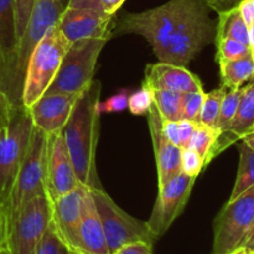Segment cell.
Instances as JSON below:
<instances>
[{
    "mask_svg": "<svg viewBox=\"0 0 254 254\" xmlns=\"http://www.w3.org/2000/svg\"><path fill=\"white\" fill-rule=\"evenodd\" d=\"M16 44L15 0H0V55L4 60L5 71Z\"/></svg>",
    "mask_w": 254,
    "mask_h": 254,
    "instance_id": "44dd1931",
    "label": "cell"
},
{
    "mask_svg": "<svg viewBox=\"0 0 254 254\" xmlns=\"http://www.w3.org/2000/svg\"><path fill=\"white\" fill-rule=\"evenodd\" d=\"M89 191L112 254L128 243L145 242L154 246L156 238L149 228L148 222L138 220L122 210L103 188L89 189Z\"/></svg>",
    "mask_w": 254,
    "mask_h": 254,
    "instance_id": "ba28073f",
    "label": "cell"
},
{
    "mask_svg": "<svg viewBox=\"0 0 254 254\" xmlns=\"http://www.w3.org/2000/svg\"><path fill=\"white\" fill-rule=\"evenodd\" d=\"M241 140H242L245 144H247L251 149H253L254 150V130L250 131L248 134H246Z\"/></svg>",
    "mask_w": 254,
    "mask_h": 254,
    "instance_id": "f6af8a7d",
    "label": "cell"
},
{
    "mask_svg": "<svg viewBox=\"0 0 254 254\" xmlns=\"http://www.w3.org/2000/svg\"><path fill=\"white\" fill-rule=\"evenodd\" d=\"M195 181L196 178L180 173L159 188L153 212L146 221L156 240L165 235L174 221L181 215L190 198Z\"/></svg>",
    "mask_w": 254,
    "mask_h": 254,
    "instance_id": "7c38bea8",
    "label": "cell"
},
{
    "mask_svg": "<svg viewBox=\"0 0 254 254\" xmlns=\"http://www.w3.org/2000/svg\"><path fill=\"white\" fill-rule=\"evenodd\" d=\"M67 1H68V0H67ZM61 2H62V4H64V0H61Z\"/></svg>",
    "mask_w": 254,
    "mask_h": 254,
    "instance_id": "f5cc1de1",
    "label": "cell"
},
{
    "mask_svg": "<svg viewBox=\"0 0 254 254\" xmlns=\"http://www.w3.org/2000/svg\"><path fill=\"white\" fill-rule=\"evenodd\" d=\"M32 127L34 124L27 108L17 104L10 124L0 130V206L9 197L27 151Z\"/></svg>",
    "mask_w": 254,
    "mask_h": 254,
    "instance_id": "9c48e42d",
    "label": "cell"
},
{
    "mask_svg": "<svg viewBox=\"0 0 254 254\" xmlns=\"http://www.w3.org/2000/svg\"><path fill=\"white\" fill-rule=\"evenodd\" d=\"M217 45V55L216 60L218 61H226V60H237L245 57L251 54V46L242 44L233 39H216Z\"/></svg>",
    "mask_w": 254,
    "mask_h": 254,
    "instance_id": "f546056e",
    "label": "cell"
},
{
    "mask_svg": "<svg viewBox=\"0 0 254 254\" xmlns=\"http://www.w3.org/2000/svg\"><path fill=\"white\" fill-rule=\"evenodd\" d=\"M207 4L202 5L171 39L165 49L156 55L160 62L186 67L191 60L216 37L215 22L208 16Z\"/></svg>",
    "mask_w": 254,
    "mask_h": 254,
    "instance_id": "8fae6325",
    "label": "cell"
},
{
    "mask_svg": "<svg viewBox=\"0 0 254 254\" xmlns=\"http://www.w3.org/2000/svg\"><path fill=\"white\" fill-rule=\"evenodd\" d=\"M71 254H79V253H77V252H72V251H71Z\"/></svg>",
    "mask_w": 254,
    "mask_h": 254,
    "instance_id": "816d5d0a",
    "label": "cell"
},
{
    "mask_svg": "<svg viewBox=\"0 0 254 254\" xmlns=\"http://www.w3.org/2000/svg\"><path fill=\"white\" fill-rule=\"evenodd\" d=\"M243 87L240 88H231L227 89L226 94L223 96L222 103H221L220 116H218L217 122V130L220 134L226 133L230 129L231 123L237 112L238 104H240L241 96H242Z\"/></svg>",
    "mask_w": 254,
    "mask_h": 254,
    "instance_id": "83f0119b",
    "label": "cell"
},
{
    "mask_svg": "<svg viewBox=\"0 0 254 254\" xmlns=\"http://www.w3.org/2000/svg\"><path fill=\"white\" fill-rule=\"evenodd\" d=\"M106 39L79 40L69 46L62 64L45 93H64L81 96L94 81L97 61Z\"/></svg>",
    "mask_w": 254,
    "mask_h": 254,
    "instance_id": "8992f818",
    "label": "cell"
},
{
    "mask_svg": "<svg viewBox=\"0 0 254 254\" xmlns=\"http://www.w3.org/2000/svg\"><path fill=\"white\" fill-rule=\"evenodd\" d=\"M86 191L87 186L81 184L51 202V222L57 235L72 252H77L79 248V225Z\"/></svg>",
    "mask_w": 254,
    "mask_h": 254,
    "instance_id": "9a60e30c",
    "label": "cell"
},
{
    "mask_svg": "<svg viewBox=\"0 0 254 254\" xmlns=\"http://www.w3.org/2000/svg\"><path fill=\"white\" fill-rule=\"evenodd\" d=\"M113 254H154L153 246L145 242H134L122 246Z\"/></svg>",
    "mask_w": 254,
    "mask_h": 254,
    "instance_id": "74e56055",
    "label": "cell"
},
{
    "mask_svg": "<svg viewBox=\"0 0 254 254\" xmlns=\"http://www.w3.org/2000/svg\"><path fill=\"white\" fill-rule=\"evenodd\" d=\"M253 130H254V128H253Z\"/></svg>",
    "mask_w": 254,
    "mask_h": 254,
    "instance_id": "db71d44e",
    "label": "cell"
},
{
    "mask_svg": "<svg viewBox=\"0 0 254 254\" xmlns=\"http://www.w3.org/2000/svg\"><path fill=\"white\" fill-rule=\"evenodd\" d=\"M47 135L32 127L27 151L20 165L6 202L1 207L2 217H9L32 198L46 195L45 191V161Z\"/></svg>",
    "mask_w": 254,
    "mask_h": 254,
    "instance_id": "5b68a950",
    "label": "cell"
},
{
    "mask_svg": "<svg viewBox=\"0 0 254 254\" xmlns=\"http://www.w3.org/2000/svg\"><path fill=\"white\" fill-rule=\"evenodd\" d=\"M31 254H71V251L57 235L54 223L50 222Z\"/></svg>",
    "mask_w": 254,
    "mask_h": 254,
    "instance_id": "f1b7e54d",
    "label": "cell"
},
{
    "mask_svg": "<svg viewBox=\"0 0 254 254\" xmlns=\"http://www.w3.org/2000/svg\"><path fill=\"white\" fill-rule=\"evenodd\" d=\"M254 252H251V251L246 250V248L241 247V248H237L236 251H233V252H231L230 254H253Z\"/></svg>",
    "mask_w": 254,
    "mask_h": 254,
    "instance_id": "bcb514c9",
    "label": "cell"
},
{
    "mask_svg": "<svg viewBox=\"0 0 254 254\" xmlns=\"http://www.w3.org/2000/svg\"><path fill=\"white\" fill-rule=\"evenodd\" d=\"M1 217H2V212H1V207H0V248H2V245H1Z\"/></svg>",
    "mask_w": 254,
    "mask_h": 254,
    "instance_id": "7dc6e473",
    "label": "cell"
},
{
    "mask_svg": "<svg viewBox=\"0 0 254 254\" xmlns=\"http://www.w3.org/2000/svg\"><path fill=\"white\" fill-rule=\"evenodd\" d=\"M153 104V91L144 84L140 89L129 96L128 108L135 116H146Z\"/></svg>",
    "mask_w": 254,
    "mask_h": 254,
    "instance_id": "4dcf8cb0",
    "label": "cell"
},
{
    "mask_svg": "<svg viewBox=\"0 0 254 254\" xmlns=\"http://www.w3.org/2000/svg\"><path fill=\"white\" fill-rule=\"evenodd\" d=\"M51 218L49 197L41 195L32 198L11 216L1 217L2 248L10 254H31Z\"/></svg>",
    "mask_w": 254,
    "mask_h": 254,
    "instance_id": "277c9868",
    "label": "cell"
},
{
    "mask_svg": "<svg viewBox=\"0 0 254 254\" xmlns=\"http://www.w3.org/2000/svg\"><path fill=\"white\" fill-rule=\"evenodd\" d=\"M113 15L103 10L64 7L57 20L56 27L71 44L79 40L111 37Z\"/></svg>",
    "mask_w": 254,
    "mask_h": 254,
    "instance_id": "5bb4252c",
    "label": "cell"
},
{
    "mask_svg": "<svg viewBox=\"0 0 254 254\" xmlns=\"http://www.w3.org/2000/svg\"><path fill=\"white\" fill-rule=\"evenodd\" d=\"M64 9V6L61 0H35L34 1L24 34L17 41L14 54L6 67L7 79L12 84V89L15 92H20V99H21L22 83H24L25 71H26L30 54L37 42L46 34L47 30L57 24V20Z\"/></svg>",
    "mask_w": 254,
    "mask_h": 254,
    "instance_id": "52a82bcc",
    "label": "cell"
},
{
    "mask_svg": "<svg viewBox=\"0 0 254 254\" xmlns=\"http://www.w3.org/2000/svg\"><path fill=\"white\" fill-rule=\"evenodd\" d=\"M81 96L45 93L27 108L32 124L46 135L64 130Z\"/></svg>",
    "mask_w": 254,
    "mask_h": 254,
    "instance_id": "2e32d148",
    "label": "cell"
},
{
    "mask_svg": "<svg viewBox=\"0 0 254 254\" xmlns=\"http://www.w3.org/2000/svg\"><path fill=\"white\" fill-rule=\"evenodd\" d=\"M129 91L122 89L121 92L116 93L114 96L109 97L107 101L99 102L98 109L101 113H116V112H122L128 108L129 102Z\"/></svg>",
    "mask_w": 254,
    "mask_h": 254,
    "instance_id": "e575fe53",
    "label": "cell"
},
{
    "mask_svg": "<svg viewBox=\"0 0 254 254\" xmlns=\"http://www.w3.org/2000/svg\"><path fill=\"white\" fill-rule=\"evenodd\" d=\"M242 247L246 248V250L251 251V252H254V222H253L252 227H251L250 232H248V236H247V238H246V241H245V243H243Z\"/></svg>",
    "mask_w": 254,
    "mask_h": 254,
    "instance_id": "ee69618b",
    "label": "cell"
},
{
    "mask_svg": "<svg viewBox=\"0 0 254 254\" xmlns=\"http://www.w3.org/2000/svg\"><path fill=\"white\" fill-rule=\"evenodd\" d=\"M205 168V160L197 151L190 148L181 149V173L197 179Z\"/></svg>",
    "mask_w": 254,
    "mask_h": 254,
    "instance_id": "1f68e13d",
    "label": "cell"
},
{
    "mask_svg": "<svg viewBox=\"0 0 254 254\" xmlns=\"http://www.w3.org/2000/svg\"><path fill=\"white\" fill-rule=\"evenodd\" d=\"M233 39L250 46L248 26L242 19L238 7L218 14V22L216 26V39Z\"/></svg>",
    "mask_w": 254,
    "mask_h": 254,
    "instance_id": "603a6c76",
    "label": "cell"
},
{
    "mask_svg": "<svg viewBox=\"0 0 254 254\" xmlns=\"http://www.w3.org/2000/svg\"><path fill=\"white\" fill-rule=\"evenodd\" d=\"M198 122H191L188 119H180L178 121V129H179V141H180V148L186 149L189 145L191 136H192L193 130L196 128V124Z\"/></svg>",
    "mask_w": 254,
    "mask_h": 254,
    "instance_id": "8d00e7d4",
    "label": "cell"
},
{
    "mask_svg": "<svg viewBox=\"0 0 254 254\" xmlns=\"http://www.w3.org/2000/svg\"><path fill=\"white\" fill-rule=\"evenodd\" d=\"M71 42L55 26L47 30L32 49L25 71L21 104L29 108L42 97L54 81Z\"/></svg>",
    "mask_w": 254,
    "mask_h": 254,
    "instance_id": "3957f363",
    "label": "cell"
},
{
    "mask_svg": "<svg viewBox=\"0 0 254 254\" xmlns=\"http://www.w3.org/2000/svg\"><path fill=\"white\" fill-rule=\"evenodd\" d=\"M254 222V186L228 201L213 222L211 254H230L241 248Z\"/></svg>",
    "mask_w": 254,
    "mask_h": 254,
    "instance_id": "30bf717a",
    "label": "cell"
},
{
    "mask_svg": "<svg viewBox=\"0 0 254 254\" xmlns=\"http://www.w3.org/2000/svg\"><path fill=\"white\" fill-rule=\"evenodd\" d=\"M227 89V87L222 84L220 88L213 89L210 93H205V98H203L202 108H201L200 113V121H198L200 123L211 127V128L217 129L221 103H222L223 96L226 94Z\"/></svg>",
    "mask_w": 254,
    "mask_h": 254,
    "instance_id": "4316f807",
    "label": "cell"
},
{
    "mask_svg": "<svg viewBox=\"0 0 254 254\" xmlns=\"http://www.w3.org/2000/svg\"><path fill=\"white\" fill-rule=\"evenodd\" d=\"M81 185L74 171L62 131L47 135L45 161V191L49 200L54 201Z\"/></svg>",
    "mask_w": 254,
    "mask_h": 254,
    "instance_id": "4fadbf2b",
    "label": "cell"
},
{
    "mask_svg": "<svg viewBox=\"0 0 254 254\" xmlns=\"http://www.w3.org/2000/svg\"><path fill=\"white\" fill-rule=\"evenodd\" d=\"M154 106L163 121L178 122L183 119V94L178 92L156 89L153 91Z\"/></svg>",
    "mask_w": 254,
    "mask_h": 254,
    "instance_id": "484cf974",
    "label": "cell"
},
{
    "mask_svg": "<svg viewBox=\"0 0 254 254\" xmlns=\"http://www.w3.org/2000/svg\"><path fill=\"white\" fill-rule=\"evenodd\" d=\"M163 133L169 140L176 146L180 148V141H179V129H178V122L171 121H163Z\"/></svg>",
    "mask_w": 254,
    "mask_h": 254,
    "instance_id": "ab89813d",
    "label": "cell"
},
{
    "mask_svg": "<svg viewBox=\"0 0 254 254\" xmlns=\"http://www.w3.org/2000/svg\"><path fill=\"white\" fill-rule=\"evenodd\" d=\"M17 104L5 91L0 89V130L6 128L11 122Z\"/></svg>",
    "mask_w": 254,
    "mask_h": 254,
    "instance_id": "d590c367",
    "label": "cell"
},
{
    "mask_svg": "<svg viewBox=\"0 0 254 254\" xmlns=\"http://www.w3.org/2000/svg\"><path fill=\"white\" fill-rule=\"evenodd\" d=\"M203 4L202 0H170L154 9L126 14L121 17L117 29L119 34L143 36L155 55H159Z\"/></svg>",
    "mask_w": 254,
    "mask_h": 254,
    "instance_id": "7a4b0ae2",
    "label": "cell"
},
{
    "mask_svg": "<svg viewBox=\"0 0 254 254\" xmlns=\"http://www.w3.org/2000/svg\"><path fill=\"white\" fill-rule=\"evenodd\" d=\"M237 7L242 19L250 27L254 22V0H243Z\"/></svg>",
    "mask_w": 254,
    "mask_h": 254,
    "instance_id": "60d3db41",
    "label": "cell"
},
{
    "mask_svg": "<svg viewBox=\"0 0 254 254\" xmlns=\"http://www.w3.org/2000/svg\"><path fill=\"white\" fill-rule=\"evenodd\" d=\"M77 253L112 254L88 188L83 198L81 225H79V248Z\"/></svg>",
    "mask_w": 254,
    "mask_h": 254,
    "instance_id": "d6986e66",
    "label": "cell"
},
{
    "mask_svg": "<svg viewBox=\"0 0 254 254\" xmlns=\"http://www.w3.org/2000/svg\"><path fill=\"white\" fill-rule=\"evenodd\" d=\"M0 254H10L5 248H0Z\"/></svg>",
    "mask_w": 254,
    "mask_h": 254,
    "instance_id": "681fc988",
    "label": "cell"
},
{
    "mask_svg": "<svg viewBox=\"0 0 254 254\" xmlns=\"http://www.w3.org/2000/svg\"><path fill=\"white\" fill-rule=\"evenodd\" d=\"M220 136V131L215 128L205 126L198 122L189 141L188 148L197 151L205 160L206 166L216 158V144Z\"/></svg>",
    "mask_w": 254,
    "mask_h": 254,
    "instance_id": "cb8c5ba5",
    "label": "cell"
},
{
    "mask_svg": "<svg viewBox=\"0 0 254 254\" xmlns=\"http://www.w3.org/2000/svg\"><path fill=\"white\" fill-rule=\"evenodd\" d=\"M242 1L243 0H206V4L210 9L215 10L217 14H220V12L235 9Z\"/></svg>",
    "mask_w": 254,
    "mask_h": 254,
    "instance_id": "f35d334b",
    "label": "cell"
},
{
    "mask_svg": "<svg viewBox=\"0 0 254 254\" xmlns=\"http://www.w3.org/2000/svg\"><path fill=\"white\" fill-rule=\"evenodd\" d=\"M66 6L67 7H82V9L103 10V6H102V0H68Z\"/></svg>",
    "mask_w": 254,
    "mask_h": 254,
    "instance_id": "b9f144b4",
    "label": "cell"
},
{
    "mask_svg": "<svg viewBox=\"0 0 254 254\" xmlns=\"http://www.w3.org/2000/svg\"><path fill=\"white\" fill-rule=\"evenodd\" d=\"M254 128V81L243 87L237 112L226 133L220 134L216 144V155L241 140Z\"/></svg>",
    "mask_w": 254,
    "mask_h": 254,
    "instance_id": "ffe728a7",
    "label": "cell"
},
{
    "mask_svg": "<svg viewBox=\"0 0 254 254\" xmlns=\"http://www.w3.org/2000/svg\"><path fill=\"white\" fill-rule=\"evenodd\" d=\"M251 54H252V57L254 60V42L253 44H251Z\"/></svg>",
    "mask_w": 254,
    "mask_h": 254,
    "instance_id": "c3c4849f",
    "label": "cell"
},
{
    "mask_svg": "<svg viewBox=\"0 0 254 254\" xmlns=\"http://www.w3.org/2000/svg\"><path fill=\"white\" fill-rule=\"evenodd\" d=\"M240 150V164H238L237 178L231 193L230 201L254 186V150L242 141L238 148Z\"/></svg>",
    "mask_w": 254,
    "mask_h": 254,
    "instance_id": "d4e9b609",
    "label": "cell"
},
{
    "mask_svg": "<svg viewBox=\"0 0 254 254\" xmlns=\"http://www.w3.org/2000/svg\"><path fill=\"white\" fill-rule=\"evenodd\" d=\"M222 84L231 88H240L254 77V60L252 54L237 60L218 61Z\"/></svg>",
    "mask_w": 254,
    "mask_h": 254,
    "instance_id": "7402d4cb",
    "label": "cell"
},
{
    "mask_svg": "<svg viewBox=\"0 0 254 254\" xmlns=\"http://www.w3.org/2000/svg\"><path fill=\"white\" fill-rule=\"evenodd\" d=\"M124 1L126 0H102V6L107 14L114 15L124 4Z\"/></svg>",
    "mask_w": 254,
    "mask_h": 254,
    "instance_id": "7bdbcfd3",
    "label": "cell"
},
{
    "mask_svg": "<svg viewBox=\"0 0 254 254\" xmlns=\"http://www.w3.org/2000/svg\"><path fill=\"white\" fill-rule=\"evenodd\" d=\"M148 126L155 154L158 186L161 188L168 181L181 173V148L171 143L163 133V119L156 107L151 106L148 114Z\"/></svg>",
    "mask_w": 254,
    "mask_h": 254,
    "instance_id": "e0dca14e",
    "label": "cell"
},
{
    "mask_svg": "<svg viewBox=\"0 0 254 254\" xmlns=\"http://www.w3.org/2000/svg\"><path fill=\"white\" fill-rule=\"evenodd\" d=\"M143 84L151 91L166 89L181 94L203 91L200 78L186 67L160 61L146 66Z\"/></svg>",
    "mask_w": 254,
    "mask_h": 254,
    "instance_id": "ac0fdd59",
    "label": "cell"
},
{
    "mask_svg": "<svg viewBox=\"0 0 254 254\" xmlns=\"http://www.w3.org/2000/svg\"><path fill=\"white\" fill-rule=\"evenodd\" d=\"M99 102L101 82L93 81L89 88L81 94L62 130L77 179L88 189L102 188L96 164L101 116Z\"/></svg>",
    "mask_w": 254,
    "mask_h": 254,
    "instance_id": "6da1fadb",
    "label": "cell"
},
{
    "mask_svg": "<svg viewBox=\"0 0 254 254\" xmlns=\"http://www.w3.org/2000/svg\"><path fill=\"white\" fill-rule=\"evenodd\" d=\"M203 98H205L203 91L183 94V119H188L191 122L200 121Z\"/></svg>",
    "mask_w": 254,
    "mask_h": 254,
    "instance_id": "d6a6232c",
    "label": "cell"
},
{
    "mask_svg": "<svg viewBox=\"0 0 254 254\" xmlns=\"http://www.w3.org/2000/svg\"><path fill=\"white\" fill-rule=\"evenodd\" d=\"M35 0H15V25L17 41L22 36Z\"/></svg>",
    "mask_w": 254,
    "mask_h": 254,
    "instance_id": "836d02e7",
    "label": "cell"
},
{
    "mask_svg": "<svg viewBox=\"0 0 254 254\" xmlns=\"http://www.w3.org/2000/svg\"><path fill=\"white\" fill-rule=\"evenodd\" d=\"M0 60H1V61H2V64H4V60H2V57H1V55H0Z\"/></svg>",
    "mask_w": 254,
    "mask_h": 254,
    "instance_id": "f907efd6",
    "label": "cell"
}]
</instances>
